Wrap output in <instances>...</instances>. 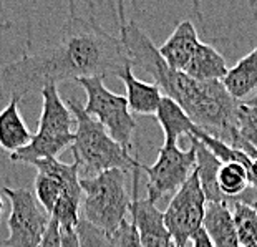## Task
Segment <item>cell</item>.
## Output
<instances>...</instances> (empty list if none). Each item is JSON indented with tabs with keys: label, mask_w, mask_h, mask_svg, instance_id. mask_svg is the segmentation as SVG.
<instances>
[{
	"label": "cell",
	"mask_w": 257,
	"mask_h": 247,
	"mask_svg": "<svg viewBox=\"0 0 257 247\" xmlns=\"http://www.w3.org/2000/svg\"><path fill=\"white\" fill-rule=\"evenodd\" d=\"M67 106L73 119H76L72 153L75 163L80 166V173L83 174L80 178H91L110 169H121L126 173L141 168L138 158L131 156V153L118 145L95 118L86 114L83 105L67 100Z\"/></svg>",
	"instance_id": "7a4b0ae2"
},
{
	"label": "cell",
	"mask_w": 257,
	"mask_h": 247,
	"mask_svg": "<svg viewBox=\"0 0 257 247\" xmlns=\"http://www.w3.org/2000/svg\"><path fill=\"white\" fill-rule=\"evenodd\" d=\"M221 83L236 101H244L257 90V47L227 70Z\"/></svg>",
	"instance_id": "2e32d148"
},
{
	"label": "cell",
	"mask_w": 257,
	"mask_h": 247,
	"mask_svg": "<svg viewBox=\"0 0 257 247\" xmlns=\"http://www.w3.org/2000/svg\"><path fill=\"white\" fill-rule=\"evenodd\" d=\"M40 93L43 106L38 130L29 146L10 155L14 163L34 164L40 159L57 158L75 141V131H72L73 114L60 96L58 86L48 85Z\"/></svg>",
	"instance_id": "277c9868"
},
{
	"label": "cell",
	"mask_w": 257,
	"mask_h": 247,
	"mask_svg": "<svg viewBox=\"0 0 257 247\" xmlns=\"http://www.w3.org/2000/svg\"><path fill=\"white\" fill-rule=\"evenodd\" d=\"M191 244H193V247H214L211 240H209V237L206 235V232L202 230V227L193 235V239H191Z\"/></svg>",
	"instance_id": "484cf974"
},
{
	"label": "cell",
	"mask_w": 257,
	"mask_h": 247,
	"mask_svg": "<svg viewBox=\"0 0 257 247\" xmlns=\"http://www.w3.org/2000/svg\"><path fill=\"white\" fill-rule=\"evenodd\" d=\"M110 237V244L111 247H143L141 245V240H140V235H138V230H136L135 224L124 219L119 226Z\"/></svg>",
	"instance_id": "603a6c76"
},
{
	"label": "cell",
	"mask_w": 257,
	"mask_h": 247,
	"mask_svg": "<svg viewBox=\"0 0 257 247\" xmlns=\"http://www.w3.org/2000/svg\"><path fill=\"white\" fill-rule=\"evenodd\" d=\"M81 219L111 235L130 212L131 197L124 186V171L110 169L91 178H80Z\"/></svg>",
	"instance_id": "5b68a950"
},
{
	"label": "cell",
	"mask_w": 257,
	"mask_h": 247,
	"mask_svg": "<svg viewBox=\"0 0 257 247\" xmlns=\"http://www.w3.org/2000/svg\"><path fill=\"white\" fill-rule=\"evenodd\" d=\"M202 230L214 247H239L227 202H207L202 219Z\"/></svg>",
	"instance_id": "7c38bea8"
},
{
	"label": "cell",
	"mask_w": 257,
	"mask_h": 247,
	"mask_svg": "<svg viewBox=\"0 0 257 247\" xmlns=\"http://www.w3.org/2000/svg\"><path fill=\"white\" fill-rule=\"evenodd\" d=\"M236 128L239 136L257 153V108L239 101L236 111Z\"/></svg>",
	"instance_id": "44dd1931"
},
{
	"label": "cell",
	"mask_w": 257,
	"mask_h": 247,
	"mask_svg": "<svg viewBox=\"0 0 257 247\" xmlns=\"http://www.w3.org/2000/svg\"><path fill=\"white\" fill-rule=\"evenodd\" d=\"M119 17V40L126 52L131 70H140L148 73L155 80V85L161 90V95L179 101L188 90L191 78L184 71H176L168 67L163 60L160 50L155 47L151 38L140 29L135 20H126L124 17V4H118Z\"/></svg>",
	"instance_id": "3957f363"
},
{
	"label": "cell",
	"mask_w": 257,
	"mask_h": 247,
	"mask_svg": "<svg viewBox=\"0 0 257 247\" xmlns=\"http://www.w3.org/2000/svg\"><path fill=\"white\" fill-rule=\"evenodd\" d=\"M156 118L161 125L163 133H165V143H163L165 146L178 145V140L181 136H191L196 130L194 123L184 113V109L176 101L166 96L161 98Z\"/></svg>",
	"instance_id": "ac0fdd59"
},
{
	"label": "cell",
	"mask_w": 257,
	"mask_h": 247,
	"mask_svg": "<svg viewBox=\"0 0 257 247\" xmlns=\"http://www.w3.org/2000/svg\"><path fill=\"white\" fill-rule=\"evenodd\" d=\"M198 45L199 37L198 32H196V27L193 25V22L183 20L179 22L173 34L168 37V40L158 50H160V55L168 63L169 68L184 71Z\"/></svg>",
	"instance_id": "8fae6325"
},
{
	"label": "cell",
	"mask_w": 257,
	"mask_h": 247,
	"mask_svg": "<svg viewBox=\"0 0 257 247\" xmlns=\"http://www.w3.org/2000/svg\"><path fill=\"white\" fill-rule=\"evenodd\" d=\"M2 212H4V199L0 197V216H2Z\"/></svg>",
	"instance_id": "f1b7e54d"
},
{
	"label": "cell",
	"mask_w": 257,
	"mask_h": 247,
	"mask_svg": "<svg viewBox=\"0 0 257 247\" xmlns=\"http://www.w3.org/2000/svg\"><path fill=\"white\" fill-rule=\"evenodd\" d=\"M75 230H76V235H78L80 247H111L110 237H108L103 230L91 226V224L83 221L81 217Z\"/></svg>",
	"instance_id": "7402d4cb"
},
{
	"label": "cell",
	"mask_w": 257,
	"mask_h": 247,
	"mask_svg": "<svg viewBox=\"0 0 257 247\" xmlns=\"http://www.w3.org/2000/svg\"><path fill=\"white\" fill-rule=\"evenodd\" d=\"M206 196L202 193L196 171L173 194L171 201L163 211V219L174 245L188 247L193 235L202 227L206 212Z\"/></svg>",
	"instance_id": "52a82bcc"
},
{
	"label": "cell",
	"mask_w": 257,
	"mask_h": 247,
	"mask_svg": "<svg viewBox=\"0 0 257 247\" xmlns=\"http://www.w3.org/2000/svg\"><path fill=\"white\" fill-rule=\"evenodd\" d=\"M10 199V216L7 221L9 237L5 247H38L50 224V214L38 204L35 194L27 188H4Z\"/></svg>",
	"instance_id": "ba28073f"
},
{
	"label": "cell",
	"mask_w": 257,
	"mask_h": 247,
	"mask_svg": "<svg viewBox=\"0 0 257 247\" xmlns=\"http://www.w3.org/2000/svg\"><path fill=\"white\" fill-rule=\"evenodd\" d=\"M78 85L86 93V105H83L86 114L95 118L118 145L130 151L136 121L128 108L126 98L108 90L103 85L101 76L81 78Z\"/></svg>",
	"instance_id": "8992f818"
},
{
	"label": "cell",
	"mask_w": 257,
	"mask_h": 247,
	"mask_svg": "<svg viewBox=\"0 0 257 247\" xmlns=\"http://www.w3.org/2000/svg\"><path fill=\"white\" fill-rule=\"evenodd\" d=\"M19 103L17 98H10L7 106L0 111V148L10 155L29 146L34 138L19 111Z\"/></svg>",
	"instance_id": "4fadbf2b"
},
{
	"label": "cell",
	"mask_w": 257,
	"mask_h": 247,
	"mask_svg": "<svg viewBox=\"0 0 257 247\" xmlns=\"http://www.w3.org/2000/svg\"><path fill=\"white\" fill-rule=\"evenodd\" d=\"M247 176H249V186H252L254 189H257V158H254L250 161L247 168Z\"/></svg>",
	"instance_id": "4316f807"
},
{
	"label": "cell",
	"mask_w": 257,
	"mask_h": 247,
	"mask_svg": "<svg viewBox=\"0 0 257 247\" xmlns=\"http://www.w3.org/2000/svg\"><path fill=\"white\" fill-rule=\"evenodd\" d=\"M249 204H250V206H252V207H254V209L257 211V199H254V201H250V202H249Z\"/></svg>",
	"instance_id": "f546056e"
},
{
	"label": "cell",
	"mask_w": 257,
	"mask_h": 247,
	"mask_svg": "<svg viewBox=\"0 0 257 247\" xmlns=\"http://www.w3.org/2000/svg\"><path fill=\"white\" fill-rule=\"evenodd\" d=\"M68 17L57 40L35 53L24 55L0 68V91L22 100L60 81L91 76H118L130 67L121 40L101 29L95 15L88 17L68 4Z\"/></svg>",
	"instance_id": "6da1fadb"
},
{
	"label": "cell",
	"mask_w": 257,
	"mask_h": 247,
	"mask_svg": "<svg viewBox=\"0 0 257 247\" xmlns=\"http://www.w3.org/2000/svg\"><path fill=\"white\" fill-rule=\"evenodd\" d=\"M227 63L212 45L199 42L184 73L196 81H221L227 73Z\"/></svg>",
	"instance_id": "e0dca14e"
},
{
	"label": "cell",
	"mask_w": 257,
	"mask_h": 247,
	"mask_svg": "<svg viewBox=\"0 0 257 247\" xmlns=\"http://www.w3.org/2000/svg\"><path fill=\"white\" fill-rule=\"evenodd\" d=\"M119 80H123L124 88H126L124 98H126L130 111L136 114H156L163 95L155 83L138 80L131 68L124 70L119 75Z\"/></svg>",
	"instance_id": "5bb4252c"
},
{
	"label": "cell",
	"mask_w": 257,
	"mask_h": 247,
	"mask_svg": "<svg viewBox=\"0 0 257 247\" xmlns=\"http://www.w3.org/2000/svg\"><path fill=\"white\" fill-rule=\"evenodd\" d=\"M242 103H244V105H247V106H252V108H257V90L254 91V95H252V96L245 98V100H244Z\"/></svg>",
	"instance_id": "83f0119b"
},
{
	"label": "cell",
	"mask_w": 257,
	"mask_h": 247,
	"mask_svg": "<svg viewBox=\"0 0 257 247\" xmlns=\"http://www.w3.org/2000/svg\"><path fill=\"white\" fill-rule=\"evenodd\" d=\"M229 209L232 214L239 247H254L257 244V211L249 202L240 199H234Z\"/></svg>",
	"instance_id": "d6986e66"
},
{
	"label": "cell",
	"mask_w": 257,
	"mask_h": 247,
	"mask_svg": "<svg viewBox=\"0 0 257 247\" xmlns=\"http://www.w3.org/2000/svg\"><path fill=\"white\" fill-rule=\"evenodd\" d=\"M217 186L226 199H236L249 186L247 168L239 163H226L222 164L217 173Z\"/></svg>",
	"instance_id": "ffe728a7"
},
{
	"label": "cell",
	"mask_w": 257,
	"mask_h": 247,
	"mask_svg": "<svg viewBox=\"0 0 257 247\" xmlns=\"http://www.w3.org/2000/svg\"><path fill=\"white\" fill-rule=\"evenodd\" d=\"M196 169V151L191 145L189 150H179L178 145L165 146L158 151V159L151 166L141 164V171L148 178V199L156 202L174 194Z\"/></svg>",
	"instance_id": "9c48e42d"
},
{
	"label": "cell",
	"mask_w": 257,
	"mask_h": 247,
	"mask_svg": "<svg viewBox=\"0 0 257 247\" xmlns=\"http://www.w3.org/2000/svg\"><path fill=\"white\" fill-rule=\"evenodd\" d=\"M173 247H178V245H174V244H173Z\"/></svg>",
	"instance_id": "4dcf8cb0"
},
{
	"label": "cell",
	"mask_w": 257,
	"mask_h": 247,
	"mask_svg": "<svg viewBox=\"0 0 257 247\" xmlns=\"http://www.w3.org/2000/svg\"><path fill=\"white\" fill-rule=\"evenodd\" d=\"M60 247H80L76 230H60Z\"/></svg>",
	"instance_id": "d4e9b609"
},
{
	"label": "cell",
	"mask_w": 257,
	"mask_h": 247,
	"mask_svg": "<svg viewBox=\"0 0 257 247\" xmlns=\"http://www.w3.org/2000/svg\"><path fill=\"white\" fill-rule=\"evenodd\" d=\"M191 145L194 146L196 151V174H198L199 184L202 193L206 196L207 202H227L229 199L222 196L217 186V173L221 169V161L217 159L207 148L202 145L201 141H198L193 135L188 136Z\"/></svg>",
	"instance_id": "9a60e30c"
},
{
	"label": "cell",
	"mask_w": 257,
	"mask_h": 247,
	"mask_svg": "<svg viewBox=\"0 0 257 247\" xmlns=\"http://www.w3.org/2000/svg\"><path fill=\"white\" fill-rule=\"evenodd\" d=\"M133 173V199L130 204V212L133 217L136 230H138L141 245L143 247H173L171 235L165 226L163 212L158 209L155 202H151L148 197L140 199L138 197V183L141 168L135 169Z\"/></svg>",
	"instance_id": "30bf717a"
},
{
	"label": "cell",
	"mask_w": 257,
	"mask_h": 247,
	"mask_svg": "<svg viewBox=\"0 0 257 247\" xmlns=\"http://www.w3.org/2000/svg\"><path fill=\"white\" fill-rule=\"evenodd\" d=\"M254 247H257V244H255V245H254Z\"/></svg>",
	"instance_id": "1f68e13d"
},
{
	"label": "cell",
	"mask_w": 257,
	"mask_h": 247,
	"mask_svg": "<svg viewBox=\"0 0 257 247\" xmlns=\"http://www.w3.org/2000/svg\"><path fill=\"white\" fill-rule=\"evenodd\" d=\"M38 247H60V227L55 219L50 217V224L42 237V242Z\"/></svg>",
	"instance_id": "cb8c5ba5"
}]
</instances>
